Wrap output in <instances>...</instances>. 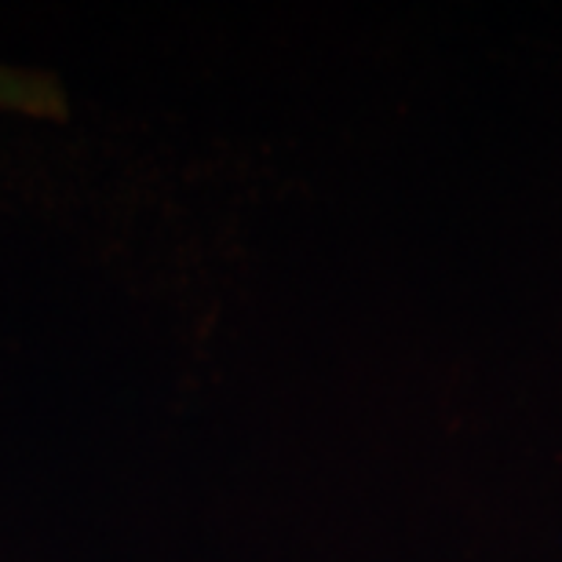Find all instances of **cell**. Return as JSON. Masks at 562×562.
<instances>
[{
  "instance_id": "1",
  "label": "cell",
  "mask_w": 562,
  "mask_h": 562,
  "mask_svg": "<svg viewBox=\"0 0 562 562\" xmlns=\"http://www.w3.org/2000/svg\"><path fill=\"white\" fill-rule=\"evenodd\" d=\"M0 106L22 110V114H59L63 95L55 92V85L41 81V77L0 70Z\"/></svg>"
}]
</instances>
